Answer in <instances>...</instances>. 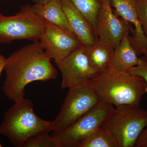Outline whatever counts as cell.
Here are the masks:
<instances>
[{
	"label": "cell",
	"mask_w": 147,
	"mask_h": 147,
	"mask_svg": "<svg viewBox=\"0 0 147 147\" xmlns=\"http://www.w3.org/2000/svg\"><path fill=\"white\" fill-rule=\"evenodd\" d=\"M39 41L25 45L5 58L2 90L15 102L25 97V88L35 81L57 79L58 72Z\"/></svg>",
	"instance_id": "1"
},
{
	"label": "cell",
	"mask_w": 147,
	"mask_h": 147,
	"mask_svg": "<svg viewBox=\"0 0 147 147\" xmlns=\"http://www.w3.org/2000/svg\"><path fill=\"white\" fill-rule=\"evenodd\" d=\"M88 84L96 92L100 100L116 107L139 105L146 93L147 84L141 76L125 72L105 71L92 78Z\"/></svg>",
	"instance_id": "2"
},
{
	"label": "cell",
	"mask_w": 147,
	"mask_h": 147,
	"mask_svg": "<svg viewBox=\"0 0 147 147\" xmlns=\"http://www.w3.org/2000/svg\"><path fill=\"white\" fill-rule=\"evenodd\" d=\"M6 111L0 124V134L7 137L14 146L24 147L30 137L42 132H52L53 122L35 113L33 103L25 97L15 101Z\"/></svg>",
	"instance_id": "3"
},
{
	"label": "cell",
	"mask_w": 147,
	"mask_h": 147,
	"mask_svg": "<svg viewBox=\"0 0 147 147\" xmlns=\"http://www.w3.org/2000/svg\"><path fill=\"white\" fill-rule=\"evenodd\" d=\"M139 105L116 107L102 126L112 134L118 147H134L147 125V110Z\"/></svg>",
	"instance_id": "4"
},
{
	"label": "cell",
	"mask_w": 147,
	"mask_h": 147,
	"mask_svg": "<svg viewBox=\"0 0 147 147\" xmlns=\"http://www.w3.org/2000/svg\"><path fill=\"white\" fill-rule=\"evenodd\" d=\"M44 26L31 5L22 7L13 16H4L0 11V43L9 44L18 40L39 41Z\"/></svg>",
	"instance_id": "5"
},
{
	"label": "cell",
	"mask_w": 147,
	"mask_h": 147,
	"mask_svg": "<svg viewBox=\"0 0 147 147\" xmlns=\"http://www.w3.org/2000/svg\"><path fill=\"white\" fill-rule=\"evenodd\" d=\"M100 101L96 92L88 83L68 89L60 111L53 121L52 133L63 130Z\"/></svg>",
	"instance_id": "6"
},
{
	"label": "cell",
	"mask_w": 147,
	"mask_h": 147,
	"mask_svg": "<svg viewBox=\"0 0 147 147\" xmlns=\"http://www.w3.org/2000/svg\"><path fill=\"white\" fill-rule=\"evenodd\" d=\"M114 108L113 105L100 101L63 130L51 134L57 139L60 147H79L86 137L102 126Z\"/></svg>",
	"instance_id": "7"
},
{
	"label": "cell",
	"mask_w": 147,
	"mask_h": 147,
	"mask_svg": "<svg viewBox=\"0 0 147 147\" xmlns=\"http://www.w3.org/2000/svg\"><path fill=\"white\" fill-rule=\"evenodd\" d=\"M55 63L61 75L62 89H69L88 84L98 74L90 64L83 45L62 60Z\"/></svg>",
	"instance_id": "8"
},
{
	"label": "cell",
	"mask_w": 147,
	"mask_h": 147,
	"mask_svg": "<svg viewBox=\"0 0 147 147\" xmlns=\"http://www.w3.org/2000/svg\"><path fill=\"white\" fill-rule=\"evenodd\" d=\"M100 7L96 19L94 30L98 39L116 48L126 33H132L129 24L117 16L110 0H99Z\"/></svg>",
	"instance_id": "9"
},
{
	"label": "cell",
	"mask_w": 147,
	"mask_h": 147,
	"mask_svg": "<svg viewBox=\"0 0 147 147\" xmlns=\"http://www.w3.org/2000/svg\"><path fill=\"white\" fill-rule=\"evenodd\" d=\"M45 23L39 41L46 54L55 62L62 60L83 45L71 31Z\"/></svg>",
	"instance_id": "10"
},
{
	"label": "cell",
	"mask_w": 147,
	"mask_h": 147,
	"mask_svg": "<svg viewBox=\"0 0 147 147\" xmlns=\"http://www.w3.org/2000/svg\"><path fill=\"white\" fill-rule=\"evenodd\" d=\"M117 16L134 26L132 35L129 40L137 55H147V38L139 21L135 7V0H110Z\"/></svg>",
	"instance_id": "11"
},
{
	"label": "cell",
	"mask_w": 147,
	"mask_h": 147,
	"mask_svg": "<svg viewBox=\"0 0 147 147\" xmlns=\"http://www.w3.org/2000/svg\"><path fill=\"white\" fill-rule=\"evenodd\" d=\"M71 31L83 45H94L98 40L94 28L86 18L69 0H60Z\"/></svg>",
	"instance_id": "12"
},
{
	"label": "cell",
	"mask_w": 147,
	"mask_h": 147,
	"mask_svg": "<svg viewBox=\"0 0 147 147\" xmlns=\"http://www.w3.org/2000/svg\"><path fill=\"white\" fill-rule=\"evenodd\" d=\"M129 35V33H126L118 46L115 48L106 71L123 73L141 62L142 59L138 58L136 51L130 44Z\"/></svg>",
	"instance_id": "13"
},
{
	"label": "cell",
	"mask_w": 147,
	"mask_h": 147,
	"mask_svg": "<svg viewBox=\"0 0 147 147\" xmlns=\"http://www.w3.org/2000/svg\"><path fill=\"white\" fill-rule=\"evenodd\" d=\"M33 8L43 22L71 31L60 0H52L42 5L34 4Z\"/></svg>",
	"instance_id": "14"
},
{
	"label": "cell",
	"mask_w": 147,
	"mask_h": 147,
	"mask_svg": "<svg viewBox=\"0 0 147 147\" xmlns=\"http://www.w3.org/2000/svg\"><path fill=\"white\" fill-rule=\"evenodd\" d=\"M85 46L89 61L94 71L98 74L106 71L115 48L98 39L94 45Z\"/></svg>",
	"instance_id": "15"
},
{
	"label": "cell",
	"mask_w": 147,
	"mask_h": 147,
	"mask_svg": "<svg viewBox=\"0 0 147 147\" xmlns=\"http://www.w3.org/2000/svg\"><path fill=\"white\" fill-rule=\"evenodd\" d=\"M79 147H118L110 131L101 126L83 140Z\"/></svg>",
	"instance_id": "16"
},
{
	"label": "cell",
	"mask_w": 147,
	"mask_h": 147,
	"mask_svg": "<svg viewBox=\"0 0 147 147\" xmlns=\"http://www.w3.org/2000/svg\"><path fill=\"white\" fill-rule=\"evenodd\" d=\"M87 18L94 29L96 19L100 7L99 0H69Z\"/></svg>",
	"instance_id": "17"
},
{
	"label": "cell",
	"mask_w": 147,
	"mask_h": 147,
	"mask_svg": "<svg viewBox=\"0 0 147 147\" xmlns=\"http://www.w3.org/2000/svg\"><path fill=\"white\" fill-rule=\"evenodd\" d=\"M50 132H42L30 137L24 147H60L57 139Z\"/></svg>",
	"instance_id": "18"
},
{
	"label": "cell",
	"mask_w": 147,
	"mask_h": 147,
	"mask_svg": "<svg viewBox=\"0 0 147 147\" xmlns=\"http://www.w3.org/2000/svg\"><path fill=\"white\" fill-rule=\"evenodd\" d=\"M135 7L139 21L147 38V0H135Z\"/></svg>",
	"instance_id": "19"
},
{
	"label": "cell",
	"mask_w": 147,
	"mask_h": 147,
	"mask_svg": "<svg viewBox=\"0 0 147 147\" xmlns=\"http://www.w3.org/2000/svg\"><path fill=\"white\" fill-rule=\"evenodd\" d=\"M140 63L138 65L133 67L126 71L127 73L137 75L142 77L147 84L146 93L147 92V59H141Z\"/></svg>",
	"instance_id": "20"
},
{
	"label": "cell",
	"mask_w": 147,
	"mask_h": 147,
	"mask_svg": "<svg viewBox=\"0 0 147 147\" xmlns=\"http://www.w3.org/2000/svg\"><path fill=\"white\" fill-rule=\"evenodd\" d=\"M134 147H147V125L137 139Z\"/></svg>",
	"instance_id": "21"
},
{
	"label": "cell",
	"mask_w": 147,
	"mask_h": 147,
	"mask_svg": "<svg viewBox=\"0 0 147 147\" xmlns=\"http://www.w3.org/2000/svg\"><path fill=\"white\" fill-rule=\"evenodd\" d=\"M5 58L3 55H0V76L3 71Z\"/></svg>",
	"instance_id": "22"
},
{
	"label": "cell",
	"mask_w": 147,
	"mask_h": 147,
	"mask_svg": "<svg viewBox=\"0 0 147 147\" xmlns=\"http://www.w3.org/2000/svg\"><path fill=\"white\" fill-rule=\"evenodd\" d=\"M52 0H32L34 5H42L49 2Z\"/></svg>",
	"instance_id": "23"
},
{
	"label": "cell",
	"mask_w": 147,
	"mask_h": 147,
	"mask_svg": "<svg viewBox=\"0 0 147 147\" xmlns=\"http://www.w3.org/2000/svg\"><path fill=\"white\" fill-rule=\"evenodd\" d=\"M2 145L1 144V142H0V147H2Z\"/></svg>",
	"instance_id": "24"
},
{
	"label": "cell",
	"mask_w": 147,
	"mask_h": 147,
	"mask_svg": "<svg viewBox=\"0 0 147 147\" xmlns=\"http://www.w3.org/2000/svg\"><path fill=\"white\" fill-rule=\"evenodd\" d=\"M146 59H147V57H146Z\"/></svg>",
	"instance_id": "25"
}]
</instances>
